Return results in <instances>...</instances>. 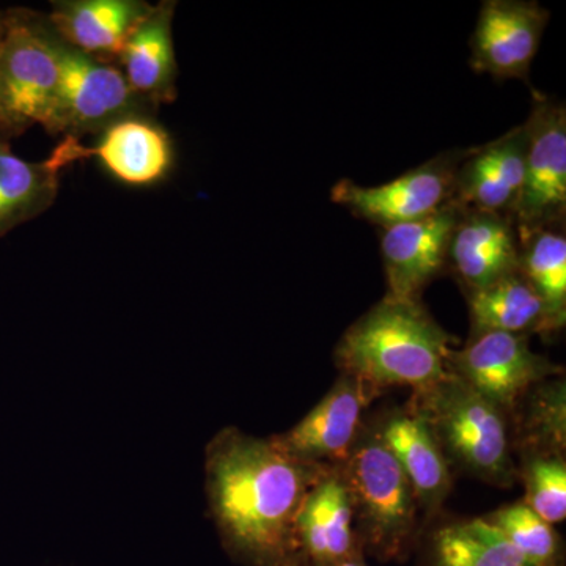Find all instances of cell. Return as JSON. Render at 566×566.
<instances>
[{
    "mask_svg": "<svg viewBox=\"0 0 566 566\" xmlns=\"http://www.w3.org/2000/svg\"><path fill=\"white\" fill-rule=\"evenodd\" d=\"M469 314L471 337L485 333L545 335V307L521 271L469 293Z\"/></svg>",
    "mask_w": 566,
    "mask_h": 566,
    "instance_id": "44dd1931",
    "label": "cell"
},
{
    "mask_svg": "<svg viewBox=\"0 0 566 566\" xmlns=\"http://www.w3.org/2000/svg\"><path fill=\"white\" fill-rule=\"evenodd\" d=\"M329 469L290 455L273 436L219 431L205 449V490L226 553L243 566H308L297 521Z\"/></svg>",
    "mask_w": 566,
    "mask_h": 566,
    "instance_id": "6da1fadb",
    "label": "cell"
},
{
    "mask_svg": "<svg viewBox=\"0 0 566 566\" xmlns=\"http://www.w3.org/2000/svg\"><path fill=\"white\" fill-rule=\"evenodd\" d=\"M59 39L46 14L7 10L0 50V133L20 136L46 126L59 87Z\"/></svg>",
    "mask_w": 566,
    "mask_h": 566,
    "instance_id": "5b68a950",
    "label": "cell"
},
{
    "mask_svg": "<svg viewBox=\"0 0 566 566\" xmlns=\"http://www.w3.org/2000/svg\"><path fill=\"white\" fill-rule=\"evenodd\" d=\"M175 0H163L134 29L117 57L126 81L145 102L158 109L178 96L177 54L174 46Z\"/></svg>",
    "mask_w": 566,
    "mask_h": 566,
    "instance_id": "ac0fdd59",
    "label": "cell"
},
{
    "mask_svg": "<svg viewBox=\"0 0 566 566\" xmlns=\"http://www.w3.org/2000/svg\"><path fill=\"white\" fill-rule=\"evenodd\" d=\"M93 156L112 178L134 188L166 180L175 161L169 133L148 115H133L112 123L99 133L95 147H85L74 137H62L50 159L63 170Z\"/></svg>",
    "mask_w": 566,
    "mask_h": 566,
    "instance_id": "30bf717a",
    "label": "cell"
},
{
    "mask_svg": "<svg viewBox=\"0 0 566 566\" xmlns=\"http://www.w3.org/2000/svg\"><path fill=\"white\" fill-rule=\"evenodd\" d=\"M338 469L352 501L354 534L363 554L381 562L403 560L416 539L419 505L405 472L375 428L360 431Z\"/></svg>",
    "mask_w": 566,
    "mask_h": 566,
    "instance_id": "277c9868",
    "label": "cell"
},
{
    "mask_svg": "<svg viewBox=\"0 0 566 566\" xmlns=\"http://www.w3.org/2000/svg\"><path fill=\"white\" fill-rule=\"evenodd\" d=\"M520 271L545 307V335L566 323V238L560 227L538 230L521 241Z\"/></svg>",
    "mask_w": 566,
    "mask_h": 566,
    "instance_id": "603a6c76",
    "label": "cell"
},
{
    "mask_svg": "<svg viewBox=\"0 0 566 566\" xmlns=\"http://www.w3.org/2000/svg\"><path fill=\"white\" fill-rule=\"evenodd\" d=\"M308 566H337L364 556L353 526V509L340 469L331 468L305 499L297 521Z\"/></svg>",
    "mask_w": 566,
    "mask_h": 566,
    "instance_id": "d6986e66",
    "label": "cell"
},
{
    "mask_svg": "<svg viewBox=\"0 0 566 566\" xmlns=\"http://www.w3.org/2000/svg\"><path fill=\"white\" fill-rule=\"evenodd\" d=\"M447 262L469 293L520 271L521 244L509 216L461 210L450 238Z\"/></svg>",
    "mask_w": 566,
    "mask_h": 566,
    "instance_id": "9a60e30c",
    "label": "cell"
},
{
    "mask_svg": "<svg viewBox=\"0 0 566 566\" xmlns=\"http://www.w3.org/2000/svg\"><path fill=\"white\" fill-rule=\"evenodd\" d=\"M409 485L424 515L441 512L453 486L452 469L427 424L411 409H395L375 428Z\"/></svg>",
    "mask_w": 566,
    "mask_h": 566,
    "instance_id": "2e32d148",
    "label": "cell"
},
{
    "mask_svg": "<svg viewBox=\"0 0 566 566\" xmlns=\"http://www.w3.org/2000/svg\"><path fill=\"white\" fill-rule=\"evenodd\" d=\"M7 33V10L0 11V50H2L3 39Z\"/></svg>",
    "mask_w": 566,
    "mask_h": 566,
    "instance_id": "4316f807",
    "label": "cell"
},
{
    "mask_svg": "<svg viewBox=\"0 0 566 566\" xmlns=\"http://www.w3.org/2000/svg\"><path fill=\"white\" fill-rule=\"evenodd\" d=\"M521 416V452L565 455L566 386L564 379L549 378L524 395ZM521 400V401H523Z\"/></svg>",
    "mask_w": 566,
    "mask_h": 566,
    "instance_id": "cb8c5ba5",
    "label": "cell"
},
{
    "mask_svg": "<svg viewBox=\"0 0 566 566\" xmlns=\"http://www.w3.org/2000/svg\"><path fill=\"white\" fill-rule=\"evenodd\" d=\"M464 155L465 150L444 153L397 180L371 188L342 180L331 191V199L381 229L419 221L452 203L453 181Z\"/></svg>",
    "mask_w": 566,
    "mask_h": 566,
    "instance_id": "9c48e42d",
    "label": "cell"
},
{
    "mask_svg": "<svg viewBox=\"0 0 566 566\" xmlns=\"http://www.w3.org/2000/svg\"><path fill=\"white\" fill-rule=\"evenodd\" d=\"M447 367L505 415L515 411L532 387L562 371L547 357L532 352L526 335L509 333L472 335L463 349L449 353Z\"/></svg>",
    "mask_w": 566,
    "mask_h": 566,
    "instance_id": "ba28073f",
    "label": "cell"
},
{
    "mask_svg": "<svg viewBox=\"0 0 566 566\" xmlns=\"http://www.w3.org/2000/svg\"><path fill=\"white\" fill-rule=\"evenodd\" d=\"M461 210L450 203L441 211L382 229L381 253L390 296L420 301V293L447 263L450 238Z\"/></svg>",
    "mask_w": 566,
    "mask_h": 566,
    "instance_id": "4fadbf2b",
    "label": "cell"
},
{
    "mask_svg": "<svg viewBox=\"0 0 566 566\" xmlns=\"http://www.w3.org/2000/svg\"><path fill=\"white\" fill-rule=\"evenodd\" d=\"M534 566H564V547L551 524L524 502L506 505L486 517Z\"/></svg>",
    "mask_w": 566,
    "mask_h": 566,
    "instance_id": "d4e9b609",
    "label": "cell"
},
{
    "mask_svg": "<svg viewBox=\"0 0 566 566\" xmlns=\"http://www.w3.org/2000/svg\"><path fill=\"white\" fill-rule=\"evenodd\" d=\"M527 133L517 126L483 147L465 150L453 181L452 203L463 211L509 216L526 172Z\"/></svg>",
    "mask_w": 566,
    "mask_h": 566,
    "instance_id": "5bb4252c",
    "label": "cell"
},
{
    "mask_svg": "<svg viewBox=\"0 0 566 566\" xmlns=\"http://www.w3.org/2000/svg\"><path fill=\"white\" fill-rule=\"evenodd\" d=\"M450 335L431 318L420 301L387 294L338 342L335 360L375 395L386 387L415 390L434 385L449 374Z\"/></svg>",
    "mask_w": 566,
    "mask_h": 566,
    "instance_id": "7a4b0ae2",
    "label": "cell"
},
{
    "mask_svg": "<svg viewBox=\"0 0 566 566\" xmlns=\"http://www.w3.org/2000/svg\"><path fill=\"white\" fill-rule=\"evenodd\" d=\"M549 11L526 0H488L471 40V66L495 80L528 81Z\"/></svg>",
    "mask_w": 566,
    "mask_h": 566,
    "instance_id": "8fae6325",
    "label": "cell"
},
{
    "mask_svg": "<svg viewBox=\"0 0 566 566\" xmlns=\"http://www.w3.org/2000/svg\"><path fill=\"white\" fill-rule=\"evenodd\" d=\"M374 397L357 379L342 375L300 423L286 433L273 436L274 441L305 463L338 468L352 452L365 406Z\"/></svg>",
    "mask_w": 566,
    "mask_h": 566,
    "instance_id": "7c38bea8",
    "label": "cell"
},
{
    "mask_svg": "<svg viewBox=\"0 0 566 566\" xmlns=\"http://www.w3.org/2000/svg\"><path fill=\"white\" fill-rule=\"evenodd\" d=\"M151 9L144 0H59L46 17L52 31L70 46L117 62L134 29Z\"/></svg>",
    "mask_w": 566,
    "mask_h": 566,
    "instance_id": "e0dca14e",
    "label": "cell"
},
{
    "mask_svg": "<svg viewBox=\"0 0 566 566\" xmlns=\"http://www.w3.org/2000/svg\"><path fill=\"white\" fill-rule=\"evenodd\" d=\"M409 409L431 431L450 468L501 488H512L516 465L506 415L458 376L415 390Z\"/></svg>",
    "mask_w": 566,
    "mask_h": 566,
    "instance_id": "3957f363",
    "label": "cell"
},
{
    "mask_svg": "<svg viewBox=\"0 0 566 566\" xmlns=\"http://www.w3.org/2000/svg\"><path fill=\"white\" fill-rule=\"evenodd\" d=\"M523 480L526 485L524 504L546 521L562 523L566 517V463L565 455L521 453Z\"/></svg>",
    "mask_w": 566,
    "mask_h": 566,
    "instance_id": "484cf974",
    "label": "cell"
},
{
    "mask_svg": "<svg viewBox=\"0 0 566 566\" xmlns=\"http://www.w3.org/2000/svg\"><path fill=\"white\" fill-rule=\"evenodd\" d=\"M156 107L133 91L117 62L92 57L59 41V87L44 129L51 136L99 134L122 118L153 117Z\"/></svg>",
    "mask_w": 566,
    "mask_h": 566,
    "instance_id": "8992f818",
    "label": "cell"
},
{
    "mask_svg": "<svg viewBox=\"0 0 566 566\" xmlns=\"http://www.w3.org/2000/svg\"><path fill=\"white\" fill-rule=\"evenodd\" d=\"M427 566H534L486 517L436 528L428 539Z\"/></svg>",
    "mask_w": 566,
    "mask_h": 566,
    "instance_id": "7402d4cb",
    "label": "cell"
},
{
    "mask_svg": "<svg viewBox=\"0 0 566 566\" xmlns=\"http://www.w3.org/2000/svg\"><path fill=\"white\" fill-rule=\"evenodd\" d=\"M337 566H367L364 562V556L349 558V560L344 562V564Z\"/></svg>",
    "mask_w": 566,
    "mask_h": 566,
    "instance_id": "83f0119b",
    "label": "cell"
},
{
    "mask_svg": "<svg viewBox=\"0 0 566 566\" xmlns=\"http://www.w3.org/2000/svg\"><path fill=\"white\" fill-rule=\"evenodd\" d=\"M526 172L512 212L520 243L528 234L560 227L566 211V111L564 104L534 93L524 123Z\"/></svg>",
    "mask_w": 566,
    "mask_h": 566,
    "instance_id": "52a82bcc",
    "label": "cell"
},
{
    "mask_svg": "<svg viewBox=\"0 0 566 566\" xmlns=\"http://www.w3.org/2000/svg\"><path fill=\"white\" fill-rule=\"evenodd\" d=\"M61 174L50 158L22 159L11 150L10 137L0 133V238L50 210L57 199Z\"/></svg>",
    "mask_w": 566,
    "mask_h": 566,
    "instance_id": "ffe728a7",
    "label": "cell"
}]
</instances>
